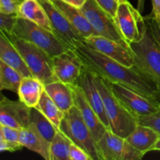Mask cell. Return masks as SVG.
<instances>
[{"label": "cell", "mask_w": 160, "mask_h": 160, "mask_svg": "<svg viewBox=\"0 0 160 160\" xmlns=\"http://www.w3.org/2000/svg\"><path fill=\"white\" fill-rule=\"evenodd\" d=\"M74 52L86 69L112 83H118L157 101L156 87L133 67H128L89 47L84 41L76 44Z\"/></svg>", "instance_id": "obj_1"}, {"label": "cell", "mask_w": 160, "mask_h": 160, "mask_svg": "<svg viewBox=\"0 0 160 160\" xmlns=\"http://www.w3.org/2000/svg\"><path fill=\"white\" fill-rule=\"evenodd\" d=\"M134 56V66L139 73L156 87L157 101L160 103V48L152 36L146 24L142 38L130 44Z\"/></svg>", "instance_id": "obj_2"}, {"label": "cell", "mask_w": 160, "mask_h": 160, "mask_svg": "<svg viewBox=\"0 0 160 160\" xmlns=\"http://www.w3.org/2000/svg\"><path fill=\"white\" fill-rule=\"evenodd\" d=\"M95 80L102 97L109 129L117 135L126 138L137 127V118L112 93L109 81L96 73Z\"/></svg>", "instance_id": "obj_3"}, {"label": "cell", "mask_w": 160, "mask_h": 160, "mask_svg": "<svg viewBox=\"0 0 160 160\" xmlns=\"http://www.w3.org/2000/svg\"><path fill=\"white\" fill-rule=\"evenodd\" d=\"M6 34L18 50L33 77L40 80L44 85L57 81L53 71L52 58L48 53L12 32Z\"/></svg>", "instance_id": "obj_4"}, {"label": "cell", "mask_w": 160, "mask_h": 160, "mask_svg": "<svg viewBox=\"0 0 160 160\" xmlns=\"http://www.w3.org/2000/svg\"><path fill=\"white\" fill-rule=\"evenodd\" d=\"M12 33L42 48L52 58L70 49L55 33L18 16Z\"/></svg>", "instance_id": "obj_5"}, {"label": "cell", "mask_w": 160, "mask_h": 160, "mask_svg": "<svg viewBox=\"0 0 160 160\" xmlns=\"http://www.w3.org/2000/svg\"><path fill=\"white\" fill-rule=\"evenodd\" d=\"M59 130L72 143L85 150L92 160H101L93 134L76 106L65 112Z\"/></svg>", "instance_id": "obj_6"}, {"label": "cell", "mask_w": 160, "mask_h": 160, "mask_svg": "<svg viewBox=\"0 0 160 160\" xmlns=\"http://www.w3.org/2000/svg\"><path fill=\"white\" fill-rule=\"evenodd\" d=\"M81 10L93 28L95 35L114 40L124 46L130 47L117 28L113 17L103 10L95 0H87Z\"/></svg>", "instance_id": "obj_7"}, {"label": "cell", "mask_w": 160, "mask_h": 160, "mask_svg": "<svg viewBox=\"0 0 160 160\" xmlns=\"http://www.w3.org/2000/svg\"><path fill=\"white\" fill-rule=\"evenodd\" d=\"M114 20L120 33L129 45L140 40L146 30L145 17L129 1L119 4Z\"/></svg>", "instance_id": "obj_8"}, {"label": "cell", "mask_w": 160, "mask_h": 160, "mask_svg": "<svg viewBox=\"0 0 160 160\" xmlns=\"http://www.w3.org/2000/svg\"><path fill=\"white\" fill-rule=\"evenodd\" d=\"M101 160H141L144 154L130 145L125 138L107 130L96 142Z\"/></svg>", "instance_id": "obj_9"}, {"label": "cell", "mask_w": 160, "mask_h": 160, "mask_svg": "<svg viewBox=\"0 0 160 160\" xmlns=\"http://www.w3.org/2000/svg\"><path fill=\"white\" fill-rule=\"evenodd\" d=\"M109 82L112 93L136 118L150 115L159 109L160 103L158 101L144 96L123 84Z\"/></svg>", "instance_id": "obj_10"}, {"label": "cell", "mask_w": 160, "mask_h": 160, "mask_svg": "<svg viewBox=\"0 0 160 160\" xmlns=\"http://www.w3.org/2000/svg\"><path fill=\"white\" fill-rule=\"evenodd\" d=\"M38 2L46 11L54 33L70 47V49H74L78 42L84 41L51 0H38Z\"/></svg>", "instance_id": "obj_11"}, {"label": "cell", "mask_w": 160, "mask_h": 160, "mask_svg": "<svg viewBox=\"0 0 160 160\" xmlns=\"http://www.w3.org/2000/svg\"><path fill=\"white\" fill-rule=\"evenodd\" d=\"M53 71L56 80L65 84H77L84 66L74 50L68 49L52 58Z\"/></svg>", "instance_id": "obj_12"}, {"label": "cell", "mask_w": 160, "mask_h": 160, "mask_svg": "<svg viewBox=\"0 0 160 160\" xmlns=\"http://www.w3.org/2000/svg\"><path fill=\"white\" fill-rule=\"evenodd\" d=\"M84 42L95 51L126 67L134 66V56L131 47H126L116 41L98 35L90 36Z\"/></svg>", "instance_id": "obj_13"}, {"label": "cell", "mask_w": 160, "mask_h": 160, "mask_svg": "<svg viewBox=\"0 0 160 160\" xmlns=\"http://www.w3.org/2000/svg\"><path fill=\"white\" fill-rule=\"evenodd\" d=\"M31 108L20 100L5 98L0 101V123L21 130L30 126Z\"/></svg>", "instance_id": "obj_14"}, {"label": "cell", "mask_w": 160, "mask_h": 160, "mask_svg": "<svg viewBox=\"0 0 160 160\" xmlns=\"http://www.w3.org/2000/svg\"><path fill=\"white\" fill-rule=\"evenodd\" d=\"M76 84H78L82 89L86 99L98 114L102 122L104 123L108 130H110L106 111H105L102 97L95 82V73L84 67Z\"/></svg>", "instance_id": "obj_15"}, {"label": "cell", "mask_w": 160, "mask_h": 160, "mask_svg": "<svg viewBox=\"0 0 160 160\" xmlns=\"http://www.w3.org/2000/svg\"><path fill=\"white\" fill-rule=\"evenodd\" d=\"M73 94L74 106L79 109L84 122L92 131L95 142H98L107 131V128L102 122L98 114L86 99L82 89L78 85H70Z\"/></svg>", "instance_id": "obj_16"}, {"label": "cell", "mask_w": 160, "mask_h": 160, "mask_svg": "<svg viewBox=\"0 0 160 160\" xmlns=\"http://www.w3.org/2000/svg\"><path fill=\"white\" fill-rule=\"evenodd\" d=\"M53 4L67 17L72 26L85 40L87 38L95 35V31L81 9L66 3L62 0H51Z\"/></svg>", "instance_id": "obj_17"}, {"label": "cell", "mask_w": 160, "mask_h": 160, "mask_svg": "<svg viewBox=\"0 0 160 160\" xmlns=\"http://www.w3.org/2000/svg\"><path fill=\"white\" fill-rule=\"evenodd\" d=\"M0 59L18 70L23 78L32 76L18 50L2 31H0Z\"/></svg>", "instance_id": "obj_18"}, {"label": "cell", "mask_w": 160, "mask_h": 160, "mask_svg": "<svg viewBox=\"0 0 160 160\" xmlns=\"http://www.w3.org/2000/svg\"><path fill=\"white\" fill-rule=\"evenodd\" d=\"M160 134L152 128L138 123L135 129L126 138L131 145L144 154L153 151Z\"/></svg>", "instance_id": "obj_19"}, {"label": "cell", "mask_w": 160, "mask_h": 160, "mask_svg": "<svg viewBox=\"0 0 160 160\" xmlns=\"http://www.w3.org/2000/svg\"><path fill=\"white\" fill-rule=\"evenodd\" d=\"M17 16L54 33L46 11L38 0H23L19 6Z\"/></svg>", "instance_id": "obj_20"}, {"label": "cell", "mask_w": 160, "mask_h": 160, "mask_svg": "<svg viewBox=\"0 0 160 160\" xmlns=\"http://www.w3.org/2000/svg\"><path fill=\"white\" fill-rule=\"evenodd\" d=\"M44 90L62 112H67L74 106L73 91L70 84L55 81L45 84Z\"/></svg>", "instance_id": "obj_21"}, {"label": "cell", "mask_w": 160, "mask_h": 160, "mask_svg": "<svg viewBox=\"0 0 160 160\" xmlns=\"http://www.w3.org/2000/svg\"><path fill=\"white\" fill-rule=\"evenodd\" d=\"M44 92V84L33 76L24 77L17 91L19 100L30 108L36 107Z\"/></svg>", "instance_id": "obj_22"}, {"label": "cell", "mask_w": 160, "mask_h": 160, "mask_svg": "<svg viewBox=\"0 0 160 160\" xmlns=\"http://www.w3.org/2000/svg\"><path fill=\"white\" fill-rule=\"evenodd\" d=\"M19 143L23 147L40 155L45 159L50 160V143L31 126L20 130Z\"/></svg>", "instance_id": "obj_23"}, {"label": "cell", "mask_w": 160, "mask_h": 160, "mask_svg": "<svg viewBox=\"0 0 160 160\" xmlns=\"http://www.w3.org/2000/svg\"><path fill=\"white\" fill-rule=\"evenodd\" d=\"M30 126L49 143L59 131V129L36 107L31 108Z\"/></svg>", "instance_id": "obj_24"}, {"label": "cell", "mask_w": 160, "mask_h": 160, "mask_svg": "<svg viewBox=\"0 0 160 160\" xmlns=\"http://www.w3.org/2000/svg\"><path fill=\"white\" fill-rule=\"evenodd\" d=\"M59 129L65 112H62L44 90L38 104L36 106Z\"/></svg>", "instance_id": "obj_25"}, {"label": "cell", "mask_w": 160, "mask_h": 160, "mask_svg": "<svg viewBox=\"0 0 160 160\" xmlns=\"http://www.w3.org/2000/svg\"><path fill=\"white\" fill-rule=\"evenodd\" d=\"M0 70H1L2 78L0 88L2 90H9L17 93L20 81L23 78L21 73L1 59H0Z\"/></svg>", "instance_id": "obj_26"}, {"label": "cell", "mask_w": 160, "mask_h": 160, "mask_svg": "<svg viewBox=\"0 0 160 160\" xmlns=\"http://www.w3.org/2000/svg\"><path fill=\"white\" fill-rule=\"evenodd\" d=\"M71 143V141L59 130L50 142V160H70Z\"/></svg>", "instance_id": "obj_27"}, {"label": "cell", "mask_w": 160, "mask_h": 160, "mask_svg": "<svg viewBox=\"0 0 160 160\" xmlns=\"http://www.w3.org/2000/svg\"><path fill=\"white\" fill-rule=\"evenodd\" d=\"M137 121L138 124L150 127L160 134V108L154 113L138 117Z\"/></svg>", "instance_id": "obj_28"}, {"label": "cell", "mask_w": 160, "mask_h": 160, "mask_svg": "<svg viewBox=\"0 0 160 160\" xmlns=\"http://www.w3.org/2000/svg\"><path fill=\"white\" fill-rule=\"evenodd\" d=\"M144 17L153 39L160 48V20L154 18L149 15Z\"/></svg>", "instance_id": "obj_29"}, {"label": "cell", "mask_w": 160, "mask_h": 160, "mask_svg": "<svg viewBox=\"0 0 160 160\" xmlns=\"http://www.w3.org/2000/svg\"><path fill=\"white\" fill-rule=\"evenodd\" d=\"M17 18V14H6L0 12V31L12 32Z\"/></svg>", "instance_id": "obj_30"}, {"label": "cell", "mask_w": 160, "mask_h": 160, "mask_svg": "<svg viewBox=\"0 0 160 160\" xmlns=\"http://www.w3.org/2000/svg\"><path fill=\"white\" fill-rule=\"evenodd\" d=\"M0 128H1L2 134L5 141L9 142V143L20 144L19 143L20 130L6 126V125H2L1 123H0Z\"/></svg>", "instance_id": "obj_31"}, {"label": "cell", "mask_w": 160, "mask_h": 160, "mask_svg": "<svg viewBox=\"0 0 160 160\" xmlns=\"http://www.w3.org/2000/svg\"><path fill=\"white\" fill-rule=\"evenodd\" d=\"M20 2L19 0H0V12L6 14H17Z\"/></svg>", "instance_id": "obj_32"}, {"label": "cell", "mask_w": 160, "mask_h": 160, "mask_svg": "<svg viewBox=\"0 0 160 160\" xmlns=\"http://www.w3.org/2000/svg\"><path fill=\"white\" fill-rule=\"evenodd\" d=\"M70 160H92L87 152L75 144L71 143L70 148Z\"/></svg>", "instance_id": "obj_33"}, {"label": "cell", "mask_w": 160, "mask_h": 160, "mask_svg": "<svg viewBox=\"0 0 160 160\" xmlns=\"http://www.w3.org/2000/svg\"><path fill=\"white\" fill-rule=\"evenodd\" d=\"M95 1L103 10L108 12L113 18L115 17L117 8L120 4L117 0H95Z\"/></svg>", "instance_id": "obj_34"}, {"label": "cell", "mask_w": 160, "mask_h": 160, "mask_svg": "<svg viewBox=\"0 0 160 160\" xmlns=\"http://www.w3.org/2000/svg\"><path fill=\"white\" fill-rule=\"evenodd\" d=\"M23 148L21 145L20 144H12L9 143V142L5 141L4 138H3L2 134L1 128H0V152H15L18 151V150L22 149Z\"/></svg>", "instance_id": "obj_35"}, {"label": "cell", "mask_w": 160, "mask_h": 160, "mask_svg": "<svg viewBox=\"0 0 160 160\" xmlns=\"http://www.w3.org/2000/svg\"><path fill=\"white\" fill-rule=\"evenodd\" d=\"M152 9L149 16L160 20V0H152Z\"/></svg>", "instance_id": "obj_36"}, {"label": "cell", "mask_w": 160, "mask_h": 160, "mask_svg": "<svg viewBox=\"0 0 160 160\" xmlns=\"http://www.w3.org/2000/svg\"><path fill=\"white\" fill-rule=\"evenodd\" d=\"M62 1L66 3H68V4L71 5V6L81 9L84 6L87 0H62Z\"/></svg>", "instance_id": "obj_37"}, {"label": "cell", "mask_w": 160, "mask_h": 160, "mask_svg": "<svg viewBox=\"0 0 160 160\" xmlns=\"http://www.w3.org/2000/svg\"><path fill=\"white\" fill-rule=\"evenodd\" d=\"M145 0H138V6L137 9L140 12H143L144 9H145Z\"/></svg>", "instance_id": "obj_38"}, {"label": "cell", "mask_w": 160, "mask_h": 160, "mask_svg": "<svg viewBox=\"0 0 160 160\" xmlns=\"http://www.w3.org/2000/svg\"><path fill=\"white\" fill-rule=\"evenodd\" d=\"M153 151H160V138L156 142V145H155L154 148H153Z\"/></svg>", "instance_id": "obj_39"}, {"label": "cell", "mask_w": 160, "mask_h": 160, "mask_svg": "<svg viewBox=\"0 0 160 160\" xmlns=\"http://www.w3.org/2000/svg\"><path fill=\"white\" fill-rule=\"evenodd\" d=\"M6 98V96H5L4 95H3L2 93V89L0 88V101H2V99H4V98Z\"/></svg>", "instance_id": "obj_40"}, {"label": "cell", "mask_w": 160, "mask_h": 160, "mask_svg": "<svg viewBox=\"0 0 160 160\" xmlns=\"http://www.w3.org/2000/svg\"><path fill=\"white\" fill-rule=\"evenodd\" d=\"M117 1L119 2V3H120V2H128V0H117Z\"/></svg>", "instance_id": "obj_41"}, {"label": "cell", "mask_w": 160, "mask_h": 160, "mask_svg": "<svg viewBox=\"0 0 160 160\" xmlns=\"http://www.w3.org/2000/svg\"><path fill=\"white\" fill-rule=\"evenodd\" d=\"M1 70H0V83H1Z\"/></svg>", "instance_id": "obj_42"}, {"label": "cell", "mask_w": 160, "mask_h": 160, "mask_svg": "<svg viewBox=\"0 0 160 160\" xmlns=\"http://www.w3.org/2000/svg\"><path fill=\"white\" fill-rule=\"evenodd\" d=\"M19 1H20V2H22V1H23V0H19Z\"/></svg>", "instance_id": "obj_43"}]
</instances>
